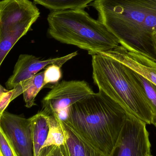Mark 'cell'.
<instances>
[{
	"label": "cell",
	"instance_id": "obj_1",
	"mask_svg": "<svg viewBox=\"0 0 156 156\" xmlns=\"http://www.w3.org/2000/svg\"><path fill=\"white\" fill-rule=\"evenodd\" d=\"M89 5L120 45L156 62V0H95Z\"/></svg>",
	"mask_w": 156,
	"mask_h": 156
},
{
	"label": "cell",
	"instance_id": "obj_2",
	"mask_svg": "<svg viewBox=\"0 0 156 156\" xmlns=\"http://www.w3.org/2000/svg\"><path fill=\"white\" fill-rule=\"evenodd\" d=\"M127 113L103 91L90 94L70 106L62 122L105 156H110Z\"/></svg>",
	"mask_w": 156,
	"mask_h": 156
},
{
	"label": "cell",
	"instance_id": "obj_3",
	"mask_svg": "<svg viewBox=\"0 0 156 156\" xmlns=\"http://www.w3.org/2000/svg\"><path fill=\"white\" fill-rule=\"evenodd\" d=\"M91 56L93 79L99 90L119 104L128 114L151 124L153 110L132 70L102 54Z\"/></svg>",
	"mask_w": 156,
	"mask_h": 156
},
{
	"label": "cell",
	"instance_id": "obj_4",
	"mask_svg": "<svg viewBox=\"0 0 156 156\" xmlns=\"http://www.w3.org/2000/svg\"><path fill=\"white\" fill-rule=\"evenodd\" d=\"M47 21L48 33L51 37L86 50L91 55L120 45L119 40L102 23L91 17L84 9L52 11Z\"/></svg>",
	"mask_w": 156,
	"mask_h": 156
},
{
	"label": "cell",
	"instance_id": "obj_5",
	"mask_svg": "<svg viewBox=\"0 0 156 156\" xmlns=\"http://www.w3.org/2000/svg\"><path fill=\"white\" fill-rule=\"evenodd\" d=\"M93 92L85 81H63L53 86L43 98L41 111L48 115H55L64 122L70 106Z\"/></svg>",
	"mask_w": 156,
	"mask_h": 156
},
{
	"label": "cell",
	"instance_id": "obj_6",
	"mask_svg": "<svg viewBox=\"0 0 156 156\" xmlns=\"http://www.w3.org/2000/svg\"><path fill=\"white\" fill-rule=\"evenodd\" d=\"M146 125L128 114L110 156H153Z\"/></svg>",
	"mask_w": 156,
	"mask_h": 156
},
{
	"label": "cell",
	"instance_id": "obj_7",
	"mask_svg": "<svg viewBox=\"0 0 156 156\" xmlns=\"http://www.w3.org/2000/svg\"><path fill=\"white\" fill-rule=\"evenodd\" d=\"M0 126L18 156H34L29 118L5 111L0 118Z\"/></svg>",
	"mask_w": 156,
	"mask_h": 156
},
{
	"label": "cell",
	"instance_id": "obj_8",
	"mask_svg": "<svg viewBox=\"0 0 156 156\" xmlns=\"http://www.w3.org/2000/svg\"><path fill=\"white\" fill-rule=\"evenodd\" d=\"M77 51L61 57L42 60L33 55H20L14 68L12 75L5 83L7 90H11L21 83L34 76L48 65L55 64L62 67L69 60L77 55Z\"/></svg>",
	"mask_w": 156,
	"mask_h": 156
},
{
	"label": "cell",
	"instance_id": "obj_9",
	"mask_svg": "<svg viewBox=\"0 0 156 156\" xmlns=\"http://www.w3.org/2000/svg\"><path fill=\"white\" fill-rule=\"evenodd\" d=\"M99 54L119 61L156 85V62L141 53L120 45Z\"/></svg>",
	"mask_w": 156,
	"mask_h": 156
},
{
	"label": "cell",
	"instance_id": "obj_10",
	"mask_svg": "<svg viewBox=\"0 0 156 156\" xmlns=\"http://www.w3.org/2000/svg\"><path fill=\"white\" fill-rule=\"evenodd\" d=\"M44 86V71L14 87L12 101L23 94L26 107L31 108L36 105V97Z\"/></svg>",
	"mask_w": 156,
	"mask_h": 156
},
{
	"label": "cell",
	"instance_id": "obj_11",
	"mask_svg": "<svg viewBox=\"0 0 156 156\" xmlns=\"http://www.w3.org/2000/svg\"><path fill=\"white\" fill-rule=\"evenodd\" d=\"M29 119L31 123L34 156H39L49 133L48 116L41 111Z\"/></svg>",
	"mask_w": 156,
	"mask_h": 156
},
{
	"label": "cell",
	"instance_id": "obj_12",
	"mask_svg": "<svg viewBox=\"0 0 156 156\" xmlns=\"http://www.w3.org/2000/svg\"><path fill=\"white\" fill-rule=\"evenodd\" d=\"M63 124L66 135L65 145L69 156H105L86 143L72 129Z\"/></svg>",
	"mask_w": 156,
	"mask_h": 156
},
{
	"label": "cell",
	"instance_id": "obj_13",
	"mask_svg": "<svg viewBox=\"0 0 156 156\" xmlns=\"http://www.w3.org/2000/svg\"><path fill=\"white\" fill-rule=\"evenodd\" d=\"M48 116L49 133L43 149L52 146L64 145L66 141V130L63 122L55 115H49Z\"/></svg>",
	"mask_w": 156,
	"mask_h": 156
},
{
	"label": "cell",
	"instance_id": "obj_14",
	"mask_svg": "<svg viewBox=\"0 0 156 156\" xmlns=\"http://www.w3.org/2000/svg\"><path fill=\"white\" fill-rule=\"evenodd\" d=\"M95 0H34V4L40 5L52 11L84 9Z\"/></svg>",
	"mask_w": 156,
	"mask_h": 156
},
{
	"label": "cell",
	"instance_id": "obj_15",
	"mask_svg": "<svg viewBox=\"0 0 156 156\" xmlns=\"http://www.w3.org/2000/svg\"><path fill=\"white\" fill-rule=\"evenodd\" d=\"M132 72L136 81L144 90L152 107L154 115H156V85L140 75L135 73L133 70Z\"/></svg>",
	"mask_w": 156,
	"mask_h": 156
},
{
	"label": "cell",
	"instance_id": "obj_16",
	"mask_svg": "<svg viewBox=\"0 0 156 156\" xmlns=\"http://www.w3.org/2000/svg\"><path fill=\"white\" fill-rule=\"evenodd\" d=\"M61 67L55 64L48 65L44 71V83H57L62 77Z\"/></svg>",
	"mask_w": 156,
	"mask_h": 156
},
{
	"label": "cell",
	"instance_id": "obj_17",
	"mask_svg": "<svg viewBox=\"0 0 156 156\" xmlns=\"http://www.w3.org/2000/svg\"><path fill=\"white\" fill-rule=\"evenodd\" d=\"M0 152L3 156H18L12 145L0 126Z\"/></svg>",
	"mask_w": 156,
	"mask_h": 156
},
{
	"label": "cell",
	"instance_id": "obj_18",
	"mask_svg": "<svg viewBox=\"0 0 156 156\" xmlns=\"http://www.w3.org/2000/svg\"><path fill=\"white\" fill-rule=\"evenodd\" d=\"M65 145L44 147L42 149L39 156H69Z\"/></svg>",
	"mask_w": 156,
	"mask_h": 156
},
{
	"label": "cell",
	"instance_id": "obj_19",
	"mask_svg": "<svg viewBox=\"0 0 156 156\" xmlns=\"http://www.w3.org/2000/svg\"><path fill=\"white\" fill-rule=\"evenodd\" d=\"M13 93L14 90L12 89L3 94L0 97V118L10 103L12 101Z\"/></svg>",
	"mask_w": 156,
	"mask_h": 156
},
{
	"label": "cell",
	"instance_id": "obj_20",
	"mask_svg": "<svg viewBox=\"0 0 156 156\" xmlns=\"http://www.w3.org/2000/svg\"><path fill=\"white\" fill-rule=\"evenodd\" d=\"M8 90H9L5 89L4 87H3V86L0 84V97L2 96L3 94L8 91Z\"/></svg>",
	"mask_w": 156,
	"mask_h": 156
},
{
	"label": "cell",
	"instance_id": "obj_21",
	"mask_svg": "<svg viewBox=\"0 0 156 156\" xmlns=\"http://www.w3.org/2000/svg\"><path fill=\"white\" fill-rule=\"evenodd\" d=\"M152 124L156 127V115H154L152 119Z\"/></svg>",
	"mask_w": 156,
	"mask_h": 156
},
{
	"label": "cell",
	"instance_id": "obj_22",
	"mask_svg": "<svg viewBox=\"0 0 156 156\" xmlns=\"http://www.w3.org/2000/svg\"><path fill=\"white\" fill-rule=\"evenodd\" d=\"M154 46L155 51L156 55V34H154Z\"/></svg>",
	"mask_w": 156,
	"mask_h": 156
},
{
	"label": "cell",
	"instance_id": "obj_23",
	"mask_svg": "<svg viewBox=\"0 0 156 156\" xmlns=\"http://www.w3.org/2000/svg\"><path fill=\"white\" fill-rule=\"evenodd\" d=\"M0 156H3L2 154V153L0 152Z\"/></svg>",
	"mask_w": 156,
	"mask_h": 156
}]
</instances>
